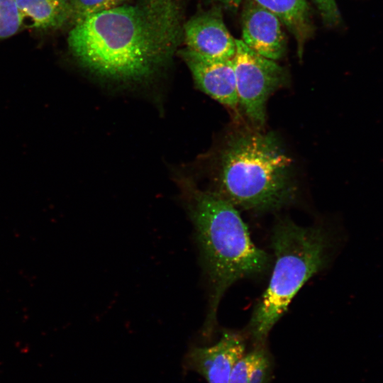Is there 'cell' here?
Masks as SVG:
<instances>
[{
	"instance_id": "cell-9",
	"label": "cell",
	"mask_w": 383,
	"mask_h": 383,
	"mask_svg": "<svg viewBox=\"0 0 383 383\" xmlns=\"http://www.w3.org/2000/svg\"><path fill=\"white\" fill-rule=\"evenodd\" d=\"M183 39L187 49L206 57L233 59L235 52L236 39L217 11L202 13L189 19L183 25Z\"/></svg>"
},
{
	"instance_id": "cell-13",
	"label": "cell",
	"mask_w": 383,
	"mask_h": 383,
	"mask_svg": "<svg viewBox=\"0 0 383 383\" xmlns=\"http://www.w3.org/2000/svg\"><path fill=\"white\" fill-rule=\"evenodd\" d=\"M124 0H72L73 25L99 13L121 5Z\"/></svg>"
},
{
	"instance_id": "cell-14",
	"label": "cell",
	"mask_w": 383,
	"mask_h": 383,
	"mask_svg": "<svg viewBox=\"0 0 383 383\" xmlns=\"http://www.w3.org/2000/svg\"><path fill=\"white\" fill-rule=\"evenodd\" d=\"M23 22L16 0H0V40L16 33Z\"/></svg>"
},
{
	"instance_id": "cell-6",
	"label": "cell",
	"mask_w": 383,
	"mask_h": 383,
	"mask_svg": "<svg viewBox=\"0 0 383 383\" xmlns=\"http://www.w3.org/2000/svg\"><path fill=\"white\" fill-rule=\"evenodd\" d=\"M245 347L243 335L225 331L211 346H192L184 357L183 367L198 373L207 383H228L231 371L245 354Z\"/></svg>"
},
{
	"instance_id": "cell-12",
	"label": "cell",
	"mask_w": 383,
	"mask_h": 383,
	"mask_svg": "<svg viewBox=\"0 0 383 383\" xmlns=\"http://www.w3.org/2000/svg\"><path fill=\"white\" fill-rule=\"evenodd\" d=\"M273 370V359L265 345H255L235 363L228 383H270Z\"/></svg>"
},
{
	"instance_id": "cell-8",
	"label": "cell",
	"mask_w": 383,
	"mask_h": 383,
	"mask_svg": "<svg viewBox=\"0 0 383 383\" xmlns=\"http://www.w3.org/2000/svg\"><path fill=\"white\" fill-rule=\"evenodd\" d=\"M241 30V40L260 55L277 61L285 55L287 40L282 22L253 0L245 5Z\"/></svg>"
},
{
	"instance_id": "cell-11",
	"label": "cell",
	"mask_w": 383,
	"mask_h": 383,
	"mask_svg": "<svg viewBox=\"0 0 383 383\" xmlns=\"http://www.w3.org/2000/svg\"><path fill=\"white\" fill-rule=\"evenodd\" d=\"M23 19L40 31L57 30L71 21L72 0H16Z\"/></svg>"
},
{
	"instance_id": "cell-2",
	"label": "cell",
	"mask_w": 383,
	"mask_h": 383,
	"mask_svg": "<svg viewBox=\"0 0 383 383\" xmlns=\"http://www.w3.org/2000/svg\"><path fill=\"white\" fill-rule=\"evenodd\" d=\"M181 186L209 285V309L202 328V335L209 338L225 292L241 279L265 272L270 258L252 243L235 206L216 192L198 189L188 180L181 181Z\"/></svg>"
},
{
	"instance_id": "cell-15",
	"label": "cell",
	"mask_w": 383,
	"mask_h": 383,
	"mask_svg": "<svg viewBox=\"0 0 383 383\" xmlns=\"http://www.w3.org/2000/svg\"><path fill=\"white\" fill-rule=\"evenodd\" d=\"M214 1L230 9L238 8L243 1V0H214Z\"/></svg>"
},
{
	"instance_id": "cell-10",
	"label": "cell",
	"mask_w": 383,
	"mask_h": 383,
	"mask_svg": "<svg viewBox=\"0 0 383 383\" xmlns=\"http://www.w3.org/2000/svg\"><path fill=\"white\" fill-rule=\"evenodd\" d=\"M274 13L293 35L297 52L301 57L304 47L311 38L314 27L306 0H253Z\"/></svg>"
},
{
	"instance_id": "cell-1",
	"label": "cell",
	"mask_w": 383,
	"mask_h": 383,
	"mask_svg": "<svg viewBox=\"0 0 383 383\" xmlns=\"http://www.w3.org/2000/svg\"><path fill=\"white\" fill-rule=\"evenodd\" d=\"M182 38L179 0H139L73 25L67 42L74 58L91 72L138 81L167 62Z\"/></svg>"
},
{
	"instance_id": "cell-4",
	"label": "cell",
	"mask_w": 383,
	"mask_h": 383,
	"mask_svg": "<svg viewBox=\"0 0 383 383\" xmlns=\"http://www.w3.org/2000/svg\"><path fill=\"white\" fill-rule=\"evenodd\" d=\"M328 244L321 227H304L289 219L274 226L271 236L275 258L272 276L248 329L255 345L265 344L269 333L294 296L325 266Z\"/></svg>"
},
{
	"instance_id": "cell-3",
	"label": "cell",
	"mask_w": 383,
	"mask_h": 383,
	"mask_svg": "<svg viewBox=\"0 0 383 383\" xmlns=\"http://www.w3.org/2000/svg\"><path fill=\"white\" fill-rule=\"evenodd\" d=\"M218 159L216 193L234 206L274 211L295 198L292 160L273 133L236 131Z\"/></svg>"
},
{
	"instance_id": "cell-7",
	"label": "cell",
	"mask_w": 383,
	"mask_h": 383,
	"mask_svg": "<svg viewBox=\"0 0 383 383\" xmlns=\"http://www.w3.org/2000/svg\"><path fill=\"white\" fill-rule=\"evenodd\" d=\"M180 56L201 91L221 104L237 109L239 104L232 59L206 57L187 48L180 50Z\"/></svg>"
},
{
	"instance_id": "cell-5",
	"label": "cell",
	"mask_w": 383,
	"mask_h": 383,
	"mask_svg": "<svg viewBox=\"0 0 383 383\" xmlns=\"http://www.w3.org/2000/svg\"><path fill=\"white\" fill-rule=\"evenodd\" d=\"M232 59L238 104L249 121L257 128L264 126L270 96L288 80L285 69L277 61L260 55L241 40H235Z\"/></svg>"
}]
</instances>
